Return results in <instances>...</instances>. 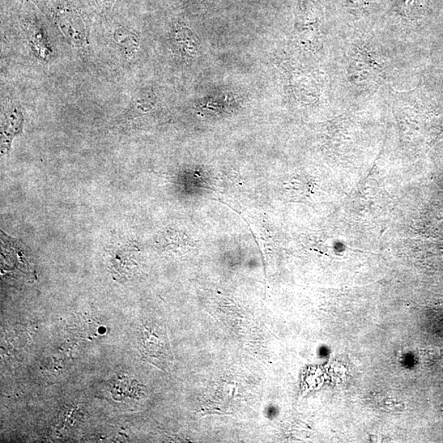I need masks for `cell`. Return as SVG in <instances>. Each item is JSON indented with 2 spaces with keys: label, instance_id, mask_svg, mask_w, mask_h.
Returning a JSON list of instances; mask_svg holds the SVG:
<instances>
[{
  "label": "cell",
  "instance_id": "1",
  "mask_svg": "<svg viewBox=\"0 0 443 443\" xmlns=\"http://www.w3.org/2000/svg\"><path fill=\"white\" fill-rule=\"evenodd\" d=\"M55 24L68 40L76 46L86 43V28L79 12L67 4H58L52 8Z\"/></svg>",
  "mask_w": 443,
  "mask_h": 443
},
{
  "label": "cell",
  "instance_id": "2",
  "mask_svg": "<svg viewBox=\"0 0 443 443\" xmlns=\"http://www.w3.org/2000/svg\"><path fill=\"white\" fill-rule=\"evenodd\" d=\"M142 347L144 354L159 360H169V344L164 331L156 325L144 327Z\"/></svg>",
  "mask_w": 443,
  "mask_h": 443
},
{
  "label": "cell",
  "instance_id": "3",
  "mask_svg": "<svg viewBox=\"0 0 443 443\" xmlns=\"http://www.w3.org/2000/svg\"><path fill=\"white\" fill-rule=\"evenodd\" d=\"M23 114L17 105H10L2 113V150L10 148L12 138L23 129Z\"/></svg>",
  "mask_w": 443,
  "mask_h": 443
},
{
  "label": "cell",
  "instance_id": "4",
  "mask_svg": "<svg viewBox=\"0 0 443 443\" xmlns=\"http://www.w3.org/2000/svg\"><path fill=\"white\" fill-rule=\"evenodd\" d=\"M29 43L38 59L47 62L52 57V50L47 40L43 25L37 19L28 23Z\"/></svg>",
  "mask_w": 443,
  "mask_h": 443
},
{
  "label": "cell",
  "instance_id": "5",
  "mask_svg": "<svg viewBox=\"0 0 443 443\" xmlns=\"http://www.w3.org/2000/svg\"><path fill=\"white\" fill-rule=\"evenodd\" d=\"M114 40L120 50L123 57L133 58L139 50V37L133 32L125 27L115 29Z\"/></svg>",
  "mask_w": 443,
  "mask_h": 443
},
{
  "label": "cell",
  "instance_id": "6",
  "mask_svg": "<svg viewBox=\"0 0 443 443\" xmlns=\"http://www.w3.org/2000/svg\"><path fill=\"white\" fill-rule=\"evenodd\" d=\"M173 40L183 56L193 57L197 52V41L188 28L176 25L173 29Z\"/></svg>",
  "mask_w": 443,
  "mask_h": 443
},
{
  "label": "cell",
  "instance_id": "7",
  "mask_svg": "<svg viewBox=\"0 0 443 443\" xmlns=\"http://www.w3.org/2000/svg\"><path fill=\"white\" fill-rule=\"evenodd\" d=\"M155 104L154 95L149 91H140L131 101L130 107L125 112V117L129 118L136 115L150 111L152 106Z\"/></svg>",
  "mask_w": 443,
  "mask_h": 443
},
{
  "label": "cell",
  "instance_id": "8",
  "mask_svg": "<svg viewBox=\"0 0 443 443\" xmlns=\"http://www.w3.org/2000/svg\"><path fill=\"white\" fill-rule=\"evenodd\" d=\"M348 3H351L353 6L363 7L368 6L369 4L374 2V0H347Z\"/></svg>",
  "mask_w": 443,
  "mask_h": 443
}]
</instances>
